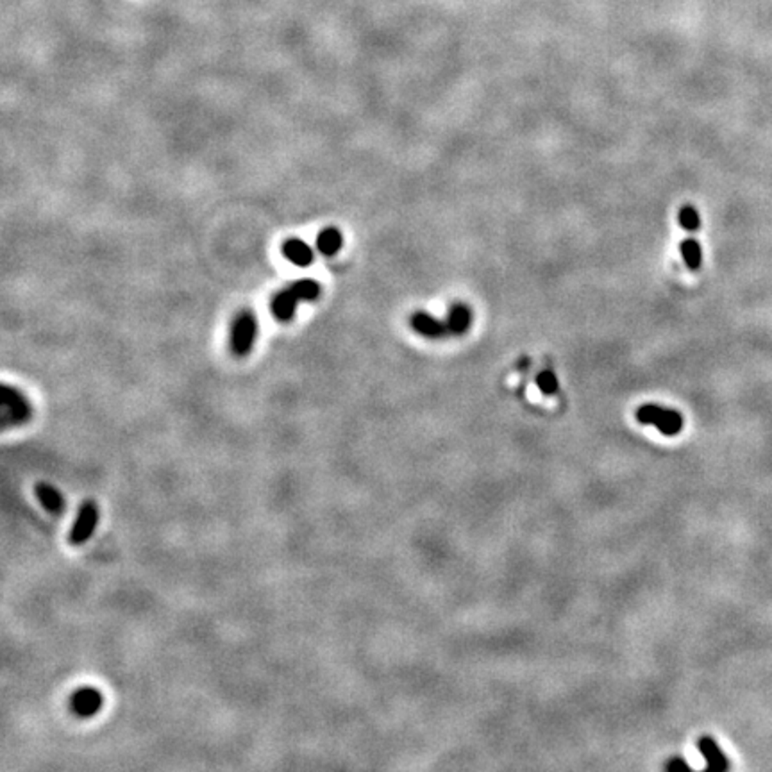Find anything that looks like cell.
<instances>
[{
  "label": "cell",
  "mask_w": 772,
  "mask_h": 772,
  "mask_svg": "<svg viewBox=\"0 0 772 772\" xmlns=\"http://www.w3.org/2000/svg\"><path fill=\"white\" fill-rule=\"evenodd\" d=\"M636 420L643 426H654L665 436H674L683 429V417L679 411L658 406V404L640 406L636 410Z\"/></svg>",
  "instance_id": "cell-4"
},
{
  "label": "cell",
  "mask_w": 772,
  "mask_h": 772,
  "mask_svg": "<svg viewBox=\"0 0 772 772\" xmlns=\"http://www.w3.org/2000/svg\"><path fill=\"white\" fill-rule=\"evenodd\" d=\"M445 322H447V328L449 331H451V335H463V332L470 328L472 313H470V309L465 306V304H454V306L449 309Z\"/></svg>",
  "instance_id": "cell-12"
},
{
  "label": "cell",
  "mask_w": 772,
  "mask_h": 772,
  "mask_svg": "<svg viewBox=\"0 0 772 772\" xmlns=\"http://www.w3.org/2000/svg\"><path fill=\"white\" fill-rule=\"evenodd\" d=\"M344 247V234L340 233L338 227H324L316 236V249L320 254L331 257L335 254L340 252V249Z\"/></svg>",
  "instance_id": "cell-11"
},
{
  "label": "cell",
  "mask_w": 772,
  "mask_h": 772,
  "mask_svg": "<svg viewBox=\"0 0 772 772\" xmlns=\"http://www.w3.org/2000/svg\"><path fill=\"white\" fill-rule=\"evenodd\" d=\"M679 249H681V254H683V259H685L686 266H689L690 270L701 268L702 249L698 241L693 240V238H686V240L681 241Z\"/></svg>",
  "instance_id": "cell-13"
},
{
  "label": "cell",
  "mask_w": 772,
  "mask_h": 772,
  "mask_svg": "<svg viewBox=\"0 0 772 772\" xmlns=\"http://www.w3.org/2000/svg\"><path fill=\"white\" fill-rule=\"evenodd\" d=\"M665 769H667V771H690V765L686 764L683 758L676 756V758H673V760L665 765Z\"/></svg>",
  "instance_id": "cell-16"
},
{
  "label": "cell",
  "mask_w": 772,
  "mask_h": 772,
  "mask_svg": "<svg viewBox=\"0 0 772 772\" xmlns=\"http://www.w3.org/2000/svg\"><path fill=\"white\" fill-rule=\"evenodd\" d=\"M99 519L100 511L97 503L92 499H86L81 504L77 517H75L70 531H68V544L74 545V547H81V545L86 544L88 540H92V536L95 535Z\"/></svg>",
  "instance_id": "cell-5"
},
{
  "label": "cell",
  "mask_w": 772,
  "mask_h": 772,
  "mask_svg": "<svg viewBox=\"0 0 772 772\" xmlns=\"http://www.w3.org/2000/svg\"><path fill=\"white\" fill-rule=\"evenodd\" d=\"M679 224L685 231H698L699 225H701L698 209L692 208V206H683L679 211Z\"/></svg>",
  "instance_id": "cell-15"
},
{
  "label": "cell",
  "mask_w": 772,
  "mask_h": 772,
  "mask_svg": "<svg viewBox=\"0 0 772 772\" xmlns=\"http://www.w3.org/2000/svg\"><path fill=\"white\" fill-rule=\"evenodd\" d=\"M34 494H36L40 504H42L49 513L63 515L65 511H67V499H65V495H63L54 485H50V483L47 481H38L36 485H34Z\"/></svg>",
  "instance_id": "cell-8"
},
{
  "label": "cell",
  "mask_w": 772,
  "mask_h": 772,
  "mask_svg": "<svg viewBox=\"0 0 772 772\" xmlns=\"http://www.w3.org/2000/svg\"><path fill=\"white\" fill-rule=\"evenodd\" d=\"M698 749L705 756L708 771H726L730 767L727 758L724 756V753L721 751V748H718L717 742L711 737H701L698 740Z\"/></svg>",
  "instance_id": "cell-10"
},
{
  "label": "cell",
  "mask_w": 772,
  "mask_h": 772,
  "mask_svg": "<svg viewBox=\"0 0 772 772\" xmlns=\"http://www.w3.org/2000/svg\"><path fill=\"white\" fill-rule=\"evenodd\" d=\"M322 293V287L315 279H299L282 288L281 291L274 295L270 303V312L279 322H290L295 316V309L299 303L304 300H316Z\"/></svg>",
  "instance_id": "cell-1"
},
{
  "label": "cell",
  "mask_w": 772,
  "mask_h": 772,
  "mask_svg": "<svg viewBox=\"0 0 772 772\" xmlns=\"http://www.w3.org/2000/svg\"><path fill=\"white\" fill-rule=\"evenodd\" d=\"M104 695L93 686H83L75 690L70 698V711L77 718H92L102 710Z\"/></svg>",
  "instance_id": "cell-6"
},
{
  "label": "cell",
  "mask_w": 772,
  "mask_h": 772,
  "mask_svg": "<svg viewBox=\"0 0 772 772\" xmlns=\"http://www.w3.org/2000/svg\"><path fill=\"white\" fill-rule=\"evenodd\" d=\"M34 408L24 392L4 383L0 390V426L2 429L20 428L33 420Z\"/></svg>",
  "instance_id": "cell-2"
},
{
  "label": "cell",
  "mask_w": 772,
  "mask_h": 772,
  "mask_svg": "<svg viewBox=\"0 0 772 772\" xmlns=\"http://www.w3.org/2000/svg\"><path fill=\"white\" fill-rule=\"evenodd\" d=\"M259 324L254 315L252 309H241L234 316L233 325H231V338H229V349L234 357H247L250 351L254 349Z\"/></svg>",
  "instance_id": "cell-3"
},
{
  "label": "cell",
  "mask_w": 772,
  "mask_h": 772,
  "mask_svg": "<svg viewBox=\"0 0 772 772\" xmlns=\"http://www.w3.org/2000/svg\"><path fill=\"white\" fill-rule=\"evenodd\" d=\"M282 256L297 266H309L315 262V252L306 241L300 238H288L281 246Z\"/></svg>",
  "instance_id": "cell-9"
},
{
  "label": "cell",
  "mask_w": 772,
  "mask_h": 772,
  "mask_svg": "<svg viewBox=\"0 0 772 772\" xmlns=\"http://www.w3.org/2000/svg\"><path fill=\"white\" fill-rule=\"evenodd\" d=\"M536 385H538L540 392L545 395H554L560 390V383H558L556 376L552 374V370H542L536 376Z\"/></svg>",
  "instance_id": "cell-14"
},
{
  "label": "cell",
  "mask_w": 772,
  "mask_h": 772,
  "mask_svg": "<svg viewBox=\"0 0 772 772\" xmlns=\"http://www.w3.org/2000/svg\"><path fill=\"white\" fill-rule=\"evenodd\" d=\"M411 329L426 338H444L451 335L445 320H438L436 316L429 315L426 312H417L410 319Z\"/></svg>",
  "instance_id": "cell-7"
}]
</instances>
